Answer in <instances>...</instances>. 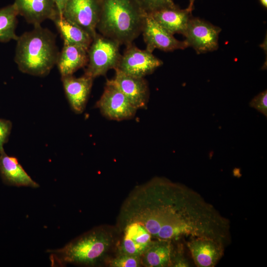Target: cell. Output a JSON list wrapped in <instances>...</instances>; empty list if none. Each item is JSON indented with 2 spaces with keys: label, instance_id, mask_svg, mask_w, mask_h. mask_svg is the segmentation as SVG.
I'll use <instances>...</instances> for the list:
<instances>
[{
  "label": "cell",
  "instance_id": "cell-7",
  "mask_svg": "<svg viewBox=\"0 0 267 267\" xmlns=\"http://www.w3.org/2000/svg\"><path fill=\"white\" fill-rule=\"evenodd\" d=\"M222 29L198 17H191L184 35L188 46H191L197 54L217 50L219 36Z\"/></svg>",
  "mask_w": 267,
  "mask_h": 267
},
{
  "label": "cell",
  "instance_id": "cell-13",
  "mask_svg": "<svg viewBox=\"0 0 267 267\" xmlns=\"http://www.w3.org/2000/svg\"><path fill=\"white\" fill-rule=\"evenodd\" d=\"M64 90L72 109L77 114L85 109L91 89L93 79L84 75L61 77Z\"/></svg>",
  "mask_w": 267,
  "mask_h": 267
},
{
  "label": "cell",
  "instance_id": "cell-23",
  "mask_svg": "<svg viewBox=\"0 0 267 267\" xmlns=\"http://www.w3.org/2000/svg\"><path fill=\"white\" fill-rule=\"evenodd\" d=\"M143 8L149 13L160 8L175 5L173 0H137Z\"/></svg>",
  "mask_w": 267,
  "mask_h": 267
},
{
  "label": "cell",
  "instance_id": "cell-16",
  "mask_svg": "<svg viewBox=\"0 0 267 267\" xmlns=\"http://www.w3.org/2000/svg\"><path fill=\"white\" fill-rule=\"evenodd\" d=\"M0 174L2 181L8 185L36 188L39 185L26 172L18 159L0 153Z\"/></svg>",
  "mask_w": 267,
  "mask_h": 267
},
{
  "label": "cell",
  "instance_id": "cell-22",
  "mask_svg": "<svg viewBox=\"0 0 267 267\" xmlns=\"http://www.w3.org/2000/svg\"><path fill=\"white\" fill-rule=\"evenodd\" d=\"M171 267H191L189 260L186 257L184 246L181 243H178L176 247L173 246L171 254Z\"/></svg>",
  "mask_w": 267,
  "mask_h": 267
},
{
  "label": "cell",
  "instance_id": "cell-1",
  "mask_svg": "<svg viewBox=\"0 0 267 267\" xmlns=\"http://www.w3.org/2000/svg\"><path fill=\"white\" fill-rule=\"evenodd\" d=\"M96 30L120 45L133 44L142 33L147 13L137 0H100Z\"/></svg>",
  "mask_w": 267,
  "mask_h": 267
},
{
  "label": "cell",
  "instance_id": "cell-2",
  "mask_svg": "<svg viewBox=\"0 0 267 267\" xmlns=\"http://www.w3.org/2000/svg\"><path fill=\"white\" fill-rule=\"evenodd\" d=\"M14 61L26 74L45 76L56 64L59 52L55 35L41 25L18 36Z\"/></svg>",
  "mask_w": 267,
  "mask_h": 267
},
{
  "label": "cell",
  "instance_id": "cell-28",
  "mask_svg": "<svg viewBox=\"0 0 267 267\" xmlns=\"http://www.w3.org/2000/svg\"><path fill=\"white\" fill-rule=\"evenodd\" d=\"M261 5L264 6L265 8H267V0H259Z\"/></svg>",
  "mask_w": 267,
  "mask_h": 267
},
{
  "label": "cell",
  "instance_id": "cell-3",
  "mask_svg": "<svg viewBox=\"0 0 267 267\" xmlns=\"http://www.w3.org/2000/svg\"><path fill=\"white\" fill-rule=\"evenodd\" d=\"M114 241L110 231L100 227L93 229L60 249L48 250L51 266L67 264L93 266L104 256Z\"/></svg>",
  "mask_w": 267,
  "mask_h": 267
},
{
  "label": "cell",
  "instance_id": "cell-9",
  "mask_svg": "<svg viewBox=\"0 0 267 267\" xmlns=\"http://www.w3.org/2000/svg\"><path fill=\"white\" fill-rule=\"evenodd\" d=\"M147 50L153 52L155 49L169 52L184 49L188 47L186 42L175 38L149 14L145 18L142 33Z\"/></svg>",
  "mask_w": 267,
  "mask_h": 267
},
{
  "label": "cell",
  "instance_id": "cell-11",
  "mask_svg": "<svg viewBox=\"0 0 267 267\" xmlns=\"http://www.w3.org/2000/svg\"><path fill=\"white\" fill-rule=\"evenodd\" d=\"M123 236L118 246V254L140 257L152 243V236L141 224L129 222L121 225Z\"/></svg>",
  "mask_w": 267,
  "mask_h": 267
},
{
  "label": "cell",
  "instance_id": "cell-27",
  "mask_svg": "<svg viewBox=\"0 0 267 267\" xmlns=\"http://www.w3.org/2000/svg\"><path fill=\"white\" fill-rule=\"evenodd\" d=\"M195 1V0H189V5L186 8L191 12H192V11L194 8V3Z\"/></svg>",
  "mask_w": 267,
  "mask_h": 267
},
{
  "label": "cell",
  "instance_id": "cell-25",
  "mask_svg": "<svg viewBox=\"0 0 267 267\" xmlns=\"http://www.w3.org/2000/svg\"><path fill=\"white\" fill-rule=\"evenodd\" d=\"M12 129V123L9 120L0 119V153L3 151V145L6 143Z\"/></svg>",
  "mask_w": 267,
  "mask_h": 267
},
{
  "label": "cell",
  "instance_id": "cell-6",
  "mask_svg": "<svg viewBox=\"0 0 267 267\" xmlns=\"http://www.w3.org/2000/svg\"><path fill=\"white\" fill-rule=\"evenodd\" d=\"M126 46L116 69L133 76L144 78L163 64L161 59L146 49H141L133 43Z\"/></svg>",
  "mask_w": 267,
  "mask_h": 267
},
{
  "label": "cell",
  "instance_id": "cell-20",
  "mask_svg": "<svg viewBox=\"0 0 267 267\" xmlns=\"http://www.w3.org/2000/svg\"><path fill=\"white\" fill-rule=\"evenodd\" d=\"M18 15L14 4L0 8V42L17 40L15 29Z\"/></svg>",
  "mask_w": 267,
  "mask_h": 267
},
{
  "label": "cell",
  "instance_id": "cell-26",
  "mask_svg": "<svg viewBox=\"0 0 267 267\" xmlns=\"http://www.w3.org/2000/svg\"><path fill=\"white\" fill-rule=\"evenodd\" d=\"M58 15L63 16V10L67 0H54Z\"/></svg>",
  "mask_w": 267,
  "mask_h": 267
},
{
  "label": "cell",
  "instance_id": "cell-4",
  "mask_svg": "<svg viewBox=\"0 0 267 267\" xmlns=\"http://www.w3.org/2000/svg\"><path fill=\"white\" fill-rule=\"evenodd\" d=\"M120 45L116 41L97 33L88 50V61L85 75L93 79L116 69L121 54Z\"/></svg>",
  "mask_w": 267,
  "mask_h": 267
},
{
  "label": "cell",
  "instance_id": "cell-12",
  "mask_svg": "<svg viewBox=\"0 0 267 267\" xmlns=\"http://www.w3.org/2000/svg\"><path fill=\"white\" fill-rule=\"evenodd\" d=\"M110 80L137 109L145 108L149 98V89L144 78L133 76L118 69Z\"/></svg>",
  "mask_w": 267,
  "mask_h": 267
},
{
  "label": "cell",
  "instance_id": "cell-15",
  "mask_svg": "<svg viewBox=\"0 0 267 267\" xmlns=\"http://www.w3.org/2000/svg\"><path fill=\"white\" fill-rule=\"evenodd\" d=\"M148 14L172 34H180L183 36L192 17L191 12L187 8L180 9L176 4Z\"/></svg>",
  "mask_w": 267,
  "mask_h": 267
},
{
  "label": "cell",
  "instance_id": "cell-24",
  "mask_svg": "<svg viewBox=\"0 0 267 267\" xmlns=\"http://www.w3.org/2000/svg\"><path fill=\"white\" fill-rule=\"evenodd\" d=\"M251 107L254 108L266 117L267 116V91L265 90L255 96L250 102Z\"/></svg>",
  "mask_w": 267,
  "mask_h": 267
},
{
  "label": "cell",
  "instance_id": "cell-19",
  "mask_svg": "<svg viewBox=\"0 0 267 267\" xmlns=\"http://www.w3.org/2000/svg\"><path fill=\"white\" fill-rule=\"evenodd\" d=\"M64 42L88 50L93 38L85 30L58 14L52 19Z\"/></svg>",
  "mask_w": 267,
  "mask_h": 267
},
{
  "label": "cell",
  "instance_id": "cell-18",
  "mask_svg": "<svg viewBox=\"0 0 267 267\" xmlns=\"http://www.w3.org/2000/svg\"><path fill=\"white\" fill-rule=\"evenodd\" d=\"M172 240L156 239L141 257V265L147 267H171Z\"/></svg>",
  "mask_w": 267,
  "mask_h": 267
},
{
  "label": "cell",
  "instance_id": "cell-17",
  "mask_svg": "<svg viewBox=\"0 0 267 267\" xmlns=\"http://www.w3.org/2000/svg\"><path fill=\"white\" fill-rule=\"evenodd\" d=\"M88 61L87 50L81 46L64 42L56 65L62 77L73 75L78 70L86 66Z\"/></svg>",
  "mask_w": 267,
  "mask_h": 267
},
{
  "label": "cell",
  "instance_id": "cell-8",
  "mask_svg": "<svg viewBox=\"0 0 267 267\" xmlns=\"http://www.w3.org/2000/svg\"><path fill=\"white\" fill-rule=\"evenodd\" d=\"M100 12V0H67L63 16L93 38L97 33Z\"/></svg>",
  "mask_w": 267,
  "mask_h": 267
},
{
  "label": "cell",
  "instance_id": "cell-14",
  "mask_svg": "<svg viewBox=\"0 0 267 267\" xmlns=\"http://www.w3.org/2000/svg\"><path fill=\"white\" fill-rule=\"evenodd\" d=\"M18 15L34 26L41 25L46 19L57 14L54 0H14Z\"/></svg>",
  "mask_w": 267,
  "mask_h": 267
},
{
  "label": "cell",
  "instance_id": "cell-5",
  "mask_svg": "<svg viewBox=\"0 0 267 267\" xmlns=\"http://www.w3.org/2000/svg\"><path fill=\"white\" fill-rule=\"evenodd\" d=\"M95 107L106 118L118 121L134 118L137 110L110 80H107Z\"/></svg>",
  "mask_w": 267,
  "mask_h": 267
},
{
  "label": "cell",
  "instance_id": "cell-21",
  "mask_svg": "<svg viewBox=\"0 0 267 267\" xmlns=\"http://www.w3.org/2000/svg\"><path fill=\"white\" fill-rule=\"evenodd\" d=\"M112 267H137L141 265V258L137 256L118 254V256L109 261Z\"/></svg>",
  "mask_w": 267,
  "mask_h": 267
},
{
  "label": "cell",
  "instance_id": "cell-10",
  "mask_svg": "<svg viewBox=\"0 0 267 267\" xmlns=\"http://www.w3.org/2000/svg\"><path fill=\"white\" fill-rule=\"evenodd\" d=\"M186 246L198 267H214L222 259L225 246L219 241L207 237L189 238Z\"/></svg>",
  "mask_w": 267,
  "mask_h": 267
}]
</instances>
